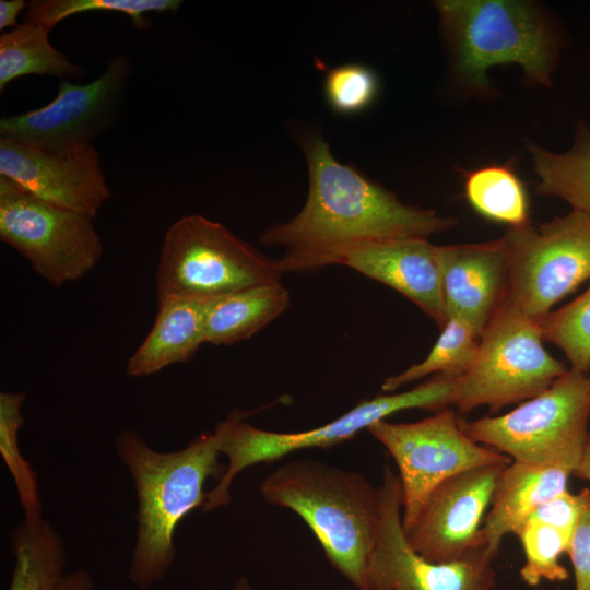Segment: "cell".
<instances>
[{
	"label": "cell",
	"instance_id": "obj_1",
	"mask_svg": "<svg viewBox=\"0 0 590 590\" xmlns=\"http://www.w3.org/2000/svg\"><path fill=\"white\" fill-rule=\"evenodd\" d=\"M309 186L302 210L266 229L260 241L284 249L282 271L311 272L343 266L367 244L394 238H426L456 224L430 209L402 202L357 169L340 163L319 134L302 139Z\"/></svg>",
	"mask_w": 590,
	"mask_h": 590
},
{
	"label": "cell",
	"instance_id": "obj_2",
	"mask_svg": "<svg viewBox=\"0 0 590 590\" xmlns=\"http://www.w3.org/2000/svg\"><path fill=\"white\" fill-rule=\"evenodd\" d=\"M223 427L204 433L187 447L162 452L133 429H122L115 442L117 457L128 468L137 493V533L128 578L148 590L172 567L177 550L174 534L180 521L202 507L209 477L222 476L219 462Z\"/></svg>",
	"mask_w": 590,
	"mask_h": 590
},
{
	"label": "cell",
	"instance_id": "obj_3",
	"mask_svg": "<svg viewBox=\"0 0 590 590\" xmlns=\"http://www.w3.org/2000/svg\"><path fill=\"white\" fill-rule=\"evenodd\" d=\"M259 492L270 505L296 512L311 529L331 565L368 590V565L379 536V487L361 473L299 459L270 473Z\"/></svg>",
	"mask_w": 590,
	"mask_h": 590
},
{
	"label": "cell",
	"instance_id": "obj_4",
	"mask_svg": "<svg viewBox=\"0 0 590 590\" xmlns=\"http://www.w3.org/2000/svg\"><path fill=\"white\" fill-rule=\"evenodd\" d=\"M440 23L453 72L473 92L491 87L488 71L517 64L532 85L550 87L559 56V37L531 2L522 0H439Z\"/></svg>",
	"mask_w": 590,
	"mask_h": 590
},
{
	"label": "cell",
	"instance_id": "obj_5",
	"mask_svg": "<svg viewBox=\"0 0 590 590\" xmlns=\"http://www.w3.org/2000/svg\"><path fill=\"white\" fill-rule=\"evenodd\" d=\"M457 388L458 378L435 375L411 390L363 400L324 425L295 433L257 428L244 422L248 413L234 410L221 423L223 434L219 448L228 463L216 485L206 492L202 509L212 511L227 506L232 500L229 489L235 477L249 467L272 462L302 449L339 445L400 411L421 409L438 412L453 405Z\"/></svg>",
	"mask_w": 590,
	"mask_h": 590
},
{
	"label": "cell",
	"instance_id": "obj_6",
	"mask_svg": "<svg viewBox=\"0 0 590 590\" xmlns=\"http://www.w3.org/2000/svg\"><path fill=\"white\" fill-rule=\"evenodd\" d=\"M590 374L569 369L546 390L497 416L460 418L474 441L512 461L557 467L573 474L590 434Z\"/></svg>",
	"mask_w": 590,
	"mask_h": 590
},
{
	"label": "cell",
	"instance_id": "obj_7",
	"mask_svg": "<svg viewBox=\"0 0 590 590\" xmlns=\"http://www.w3.org/2000/svg\"><path fill=\"white\" fill-rule=\"evenodd\" d=\"M279 260L261 253L225 225L201 214L185 215L167 229L156 271L157 302L214 299L280 282Z\"/></svg>",
	"mask_w": 590,
	"mask_h": 590
},
{
	"label": "cell",
	"instance_id": "obj_8",
	"mask_svg": "<svg viewBox=\"0 0 590 590\" xmlns=\"http://www.w3.org/2000/svg\"><path fill=\"white\" fill-rule=\"evenodd\" d=\"M543 342L539 321L506 297L480 337L472 366L458 380L453 405L463 414L482 405L496 413L546 390L569 368Z\"/></svg>",
	"mask_w": 590,
	"mask_h": 590
},
{
	"label": "cell",
	"instance_id": "obj_9",
	"mask_svg": "<svg viewBox=\"0 0 590 590\" xmlns=\"http://www.w3.org/2000/svg\"><path fill=\"white\" fill-rule=\"evenodd\" d=\"M509 263L507 298L541 321L552 308L590 280V217L576 212L504 234Z\"/></svg>",
	"mask_w": 590,
	"mask_h": 590
},
{
	"label": "cell",
	"instance_id": "obj_10",
	"mask_svg": "<svg viewBox=\"0 0 590 590\" xmlns=\"http://www.w3.org/2000/svg\"><path fill=\"white\" fill-rule=\"evenodd\" d=\"M93 220L0 177V238L52 286L84 278L101 261L104 246Z\"/></svg>",
	"mask_w": 590,
	"mask_h": 590
},
{
	"label": "cell",
	"instance_id": "obj_11",
	"mask_svg": "<svg viewBox=\"0 0 590 590\" xmlns=\"http://www.w3.org/2000/svg\"><path fill=\"white\" fill-rule=\"evenodd\" d=\"M390 453L399 469L402 527L409 528L432 491L460 472L512 460L470 438L453 409L412 423L379 421L367 429Z\"/></svg>",
	"mask_w": 590,
	"mask_h": 590
},
{
	"label": "cell",
	"instance_id": "obj_12",
	"mask_svg": "<svg viewBox=\"0 0 590 590\" xmlns=\"http://www.w3.org/2000/svg\"><path fill=\"white\" fill-rule=\"evenodd\" d=\"M131 76L127 56H114L88 83L61 81L47 105L0 119V138L49 153H67L92 141L116 122Z\"/></svg>",
	"mask_w": 590,
	"mask_h": 590
},
{
	"label": "cell",
	"instance_id": "obj_13",
	"mask_svg": "<svg viewBox=\"0 0 590 590\" xmlns=\"http://www.w3.org/2000/svg\"><path fill=\"white\" fill-rule=\"evenodd\" d=\"M379 536L368 565V590H494L495 555L481 547L461 559L436 563L416 553L402 527L399 476L386 465L379 486Z\"/></svg>",
	"mask_w": 590,
	"mask_h": 590
},
{
	"label": "cell",
	"instance_id": "obj_14",
	"mask_svg": "<svg viewBox=\"0 0 590 590\" xmlns=\"http://www.w3.org/2000/svg\"><path fill=\"white\" fill-rule=\"evenodd\" d=\"M506 465L473 468L437 485L413 523L403 529L410 546L436 563L458 560L486 547L481 530Z\"/></svg>",
	"mask_w": 590,
	"mask_h": 590
},
{
	"label": "cell",
	"instance_id": "obj_15",
	"mask_svg": "<svg viewBox=\"0 0 590 590\" xmlns=\"http://www.w3.org/2000/svg\"><path fill=\"white\" fill-rule=\"evenodd\" d=\"M0 177L47 203L93 219L111 194L93 144L49 153L0 138Z\"/></svg>",
	"mask_w": 590,
	"mask_h": 590
},
{
	"label": "cell",
	"instance_id": "obj_16",
	"mask_svg": "<svg viewBox=\"0 0 590 590\" xmlns=\"http://www.w3.org/2000/svg\"><path fill=\"white\" fill-rule=\"evenodd\" d=\"M447 319L467 322L480 337L507 297L509 263L503 237L435 246Z\"/></svg>",
	"mask_w": 590,
	"mask_h": 590
},
{
	"label": "cell",
	"instance_id": "obj_17",
	"mask_svg": "<svg viewBox=\"0 0 590 590\" xmlns=\"http://www.w3.org/2000/svg\"><path fill=\"white\" fill-rule=\"evenodd\" d=\"M420 307L441 329L447 315L435 245L426 238L378 240L351 252L343 262Z\"/></svg>",
	"mask_w": 590,
	"mask_h": 590
},
{
	"label": "cell",
	"instance_id": "obj_18",
	"mask_svg": "<svg viewBox=\"0 0 590 590\" xmlns=\"http://www.w3.org/2000/svg\"><path fill=\"white\" fill-rule=\"evenodd\" d=\"M569 470L511 461L499 477L482 536L489 553L497 556L507 534L521 526L545 503L568 491Z\"/></svg>",
	"mask_w": 590,
	"mask_h": 590
},
{
	"label": "cell",
	"instance_id": "obj_19",
	"mask_svg": "<svg viewBox=\"0 0 590 590\" xmlns=\"http://www.w3.org/2000/svg\"><path fill=\"white\" fill-rule=\"evenodd\" d=\"M214 299L177 298L158 304L155 321L126 367L129 377H145L191 359L205 343L206 315Z\"/></svg>",
	"mask_w": 590,
	"mask_h": 590
},
{
	"label": "cell",
	"instance_id": "obj_20",
	"mask_svg": "<svg viewBox=\"0 0 590 590\" xmlns=\"http://www.w3.org/2000/svg\"><path fill=\"white\" fill-rule=\"evenodd\" d=\"M290 294L280 282L247 287L216 298L205 320V343L231 345L247 340L281 316Z\"/></svg>",
	"mask_w": 590,
	"mask_h": 590
},
{
	"label": "cell",
	"instance_id": "obj_21",
	"mask_svg": "<svg viewBox=\"0 0 590 590\" xmlns=\"http://www.w3.org/2000/svg\"><path fill=\"white\" fill-rule=\"evenodd\" d=\"M14 566L8 590H60L67 551L59 533L45 521L25 519L10 535Z\"/></svg>",
	"mask_w": 590,
	"mask_h": 590
},
{
	"label": "cell",
	"instance_id": "obj_22",
	"mask_svg": "<svg viewBox=\"0 0 590 590\" xmlns=\"http://www.w3.org/2000/svg\"><path fill=\"white\" fill-rule=\"evenodd\" d=\"M533 168L539 178L536 192L555 197L571 211L590 217V127L579 120L571 146L562 153L528 144Z\"/></svg>",
	"mask_w": 590,
	"mask_h": 590
},
{
	"label": "cell",
	"instance_id": "obj_23",
	"mask_svg": "<svg viewBox=\"0 0 590 590\" xmlns=\"http://www.w3.org/2000/svg\"><path fill=\"white\" fill-rule=\"evenodd\" d=\"M50 28L25 21L0 36V91L25 75H49L64 80L81 79L86 70L71 62L49 40Z\"/></svg>",
	"mask_w": 590,
	"mask_h": 590
},
{
	"label": "cell",
	"instance_id": "obj_24",
	"mask_svg": "<svg viewBox=\"0 0 590 590\" xmlns=\"http://www.w3.org/2000/svg\"><path fill=\"white\" fill-rule=\"evenodd\" d=\"M464 196L480 215L508 228L530 223L527 190L511 163L491 164L465 173Z\"/></svg>",
	"mask_w": 590,
	"mask_h": 590
},
{
	"label": "cell",
	"instance_id": "obj_25",
	"mask_svg": "<svg viewBox=\"0 0 590 590\" xmlns=\"http://www.w3.org/2000/svg\"><path fill=\"white\" fill-rule=\"evenodd\" d=\"M479 343L480 335L467 322L449 317L425 359L388 377L382 382L381 390L392 393L404 385L429 375L460 378L472 366Z\"/></svg>",
	"mask_w": 590,
	"mask_h": 590
},
{
	"label": "cell",
	"instance_id": "obj_26",
	"mask_svg": "<svg viewBox=\"0 0 590 590\" xmlns=\"http://www.w3.org/2000/svg\"><path fill=\"white\" fill-rule=\"evenodd\" d=\"M25 397L20 391L0 393V453L15 484L24 518L38 520L43 518V507L36 473L19 446V432L24 424L22 406Z\"/></svg>",
	"mask_w": 590,
	"mask_h": 590
},
{
	"label": "cell",
	"instance_id": "obj_27",
	"mask_svg": "<svg viewBox=\"0 0 590 590\" xmlns=\"http://www.w3.org/2000/svg\"><path fill=\"white\" fill-rule=\"evenodd\" d=\"M180 0H34L27 3L25 21L38 22L52 30L63 20L92 11L128 15L140 31L151 26L149 13L176 12Z\"/></svg>",
	"mask_w": 590,
	"mask_h": 590
},
{
	"label": "cell",
	"instance_id": "obj_28",
	"mask_svg": "<svg viewBox=\"0 0 590 590\" xmlns=\"http://www.w3.org/2000/svg\"><path fill=\"white\" fill-rule=\"evenodd\" d=\"M539 323L543 341L560 349L570 368L590 374V283L583 293Z\"/></svg>",
	"mask_w": 590,
	"mask_h": 590
},
{
	"label": "cell",
	"instance_id": "obj_29",
	"mask_svg": "<svg viewBox=\"0 0 590 590\" xmlns=\"http://www.w3.org/2000/svg\"><path fill=\"white\" fill-rule=\"evenodd\" d=\"M524 553V564L520 569L521 579L531 587L540 582L563 581L568 571L560 563L567 553L570 539L559 530L529 519L516 532Z\"/></svg>",
	"mask_w": 590,
	"mask_h": 590
},
{
	"label": "cell",
	"instance_id": "obj_30",
	"mask_svg": "<svg viewBox=\"0 0 590 590\" xmlns=\"http://www.w3.org/2000/svg\"><path fill=\"white\" fill-rule=\"evenodd\" d=\"M379 82L376 73L361 63H345L328 71L323 94L329 107L340 115L367 109L376 99Z\"/></svg>",
	"mask_w": 590,
	"mask_h": 590
},
{
	"label": "cell",
	"instance_id": "obj_31",
	"mask_svg": "<svg viewBox=\"0 0 590 590\" xmlns=\"http://www.w3.org/2000/svg\"><path fill=\"white\" fill-rule=\"evenodd\" d=\"M583 507L567 550L575 577V590H590V489L583 488Z\"/></svg>",
	"mask_w": 590,
	"mask_h": 590
},
{
	"label": "cell",
	"instance_id": "obj_32",
	"mask_svg": "<svg viewBox=\"0 0 590 590\" xmlns=\"http://www.w3.org/2000/svg\"><path fill=\"white\" fill-rule=\"evenodd\" d=\"M583 502V489L578 494L565 491L545 503L529 519L548 524L570 539L581 514Z\"/></svg>",
	"mask_w": 590,
	"mask_h": 590
},
{
	"label": "cell",
	"instance_id": "obj_33",
	"mask_svg": "<svg viewBox=\"0 0 590 590\" xmlns=\"http://www.w3.org/2000/svg\"><path fill=\"white\" fill-rule=\"evenodd\" d=\"M27 8L24 0H0V30L19 26L17 16Z\"/></svg>",
	"mask_w": 590,
	"mask_h": 590
},
{
	"label": "cell",
	"instance_id": "obj_34",
	"mask_svg": "<svg viewBox=\"0 0 590 590\" xmlns=\"http://www.w3.org/2000/svg\"><path fill=\"white\" fill-rule=\"evenodd\" d=\"M60 590H94L92 575L84 569H79L66 575Z\"/></svg>",
	"mask_w": 590,
	"mask_h": 590
},
{
	"label": "cell",
	"instance_id": "obj_35",
	"mask_svg": "<svg viewBox=\"0 0 590 590\" xmlns=\"http://www.w3.org/2000/svg\"><path fill=\"white\" fill-rule=\"evenodd\" d=\"M573 475L590 482V434L581 461Z\"/></svg>",
	"mask_w": 590,
	"mask_h": 590
},
{
	"label": "cell",
	"instance_id": "obj_36",
	"mask_svg": "<svg viewBox=\"0 0 590 590\" xmlns=\"http://www.w3.org/2000/svg\"><path fill=\"white\" fill-rule=\"evenodd\" d=\"M232 590H252V587L246 577H238L234 582Z\"/></svg>",
	"mask_w": 590,
	"mask_h": 590
}]
</instances>
